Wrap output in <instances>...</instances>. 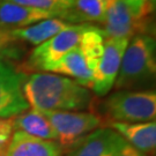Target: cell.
I'll list each match as a JSON object with an SVG mask.
<instances>
[{
  "label": "cell",
  "instance_id": "cell-1",
  "mask_svg": "<svg viewBox=\"0 0 156 156\" xmlns=\"http://www.w3.org/2000/svg\"><path fill=\"white\" fill-rule=\"evenodd\" d=\"M23 93L29 106L39 111H80L91 108L90 89L73 79L48 72L27 75Z\"/></svg>",
  "mask_w": 156,
  "mask_h": 156
},
{
  "label": "cell",
  "instance_id": "cell-2",
  "mask_svg": "<svg viewBox=\"0 0 156 156\" xmlns=\"http://www.w3.org/2000/svg\"><path fill=\"white\" fill-rule=\"evenodd\" d=\"M105 37L102 29L91 26L74 49L62 57L48 73H55L73 79L79 84L90 89L93 76L103 55Z\"/></svg>",
  "mask_w": 156,
  "mask_h": 156
},
{
  "label": "cell",
  "instance_id": "cell-3",
  "mask_svg": "<svg viewBox=\"0 0 156 156\" xmlns=\"http://www.w3.org/2000/svg\"><path fill=\"white\" fill-rule=\"evenodd\" d=\"M156 73V43L153 35L134 36L125 49L115 82L117 90L139 88L151 83Z\"/></svg>",
  "mask_w": 156,
  "mask_h": 156
},
{
  "label": "cell",
  "instance_id": "cell-4",
  "mask_svg": "<svg viewBox=\"0 0 156 156\" xmlns=\"http://www.w3.org/2000/svg\"><path fill=\"white\" fill-rule=\"evenodd\" d=\"M103 113L111 122L145 123L155 120L154 90H118L103 102Z\"/></svg>",
  "mask_w": 156,
  "mask_h": 156
},
{
  "label": "cell",
  "instance_id": "cell-5",
  "mask_svg": "<svg viewBox=\"0 0 156 156\" xmlns=\"http://www.w3.org/2000/svg\"><path fill=\"white\" fill-rule=\"evenodd\" d=\"M89 23L71 24L34 49L24 62L23 72H48L53 65L80 43L83 34L91 27Z\"/></svg>",
  "mask_w": 156,
  "mask_h": 156
},
{
  "label": "cell",
  "instance_id": "cell-6",
  "mask_svg": "<svg viewBox=\"0 0 156 156\" xmlns=\"http://www.w3.org/2000/svg\"><path fill=\"white\" fill-rule=\"evenodd\" d=\"M105 38L131 39L138 35H151V19L134 14L120 0H108L104 20L102 22Z\"/></svg>",
  "mask_w": 156,
  "mask_h": 156
},
{
  "label": "cell",
  "instance_id": "cell-7",
  "mask_svg": "<svg viewBox=\"0 0 156 156\" xmlns=\"http://www.w3.org/2000/svg\"><path fill=\"white\" fill-rule=\"evenodd\" d=\"M49 119L62 147H71L101 126L102 118L93 112L42 111Z\"/></svg>",
  "mask_w": 156,
  "mask_h": 156
},
{
  "label": "cell",
  "instance_id": "cell-8",
  "mask_svg": "<svg viewBox=\"0 0 156 156\" xmlns=\"http://www.w3.org/2000/svg\"><path fill=\"white\" fill-rule=\"evenodd\" d=\"M27 73L0 60V118H13L30 109L23 93Z\"/></svg>",
  "mask_w": 156,
  "mask_h": 156
},
{
  "label": "cell",
  "instance_id": "cell-9",
  "mask_svg": "<svg viewBox=\"0 0 156 156\" xmlns=\"http://www.w3.org/2000/svg\"><path fill=\"white\" fill-rule=\"evenodd\" d=\"M128 41L127 38H105L104 41L103 55L90 87L97 96H105L113 88Z\"/></svg>",
  "mask_w": 156,
  "mask_h": 156
},
{
  "label": "cell",
  "instance_id": "cell-10",
  "mask_svg": "<svg viewBox=\"0 0 156 156\" xmlns=\"http://www.w3.org/2000/svg\"><path fill=\"white\" fill-rule=\"evenodd\" d=\"M120 138L110 127L97 128L71 146L66 156H116Z\"/></svg>",
  "mask_w": 156,
  "mask_h": 156
},
{
  "label": "cell",
  "instance_id": "cell-11",
  "mask_svg": "<svg viewBox=\"0 0 156 156\" xmlns=\"http://www.w3.org/2000/svg\"><path fill=\"white\" fill-rule=\"evenodd\" d=\"M52 17L58 16L52 12L30 8L7 0H0V29L6 31L26 28Z\"/></svg>",
  "mask_w": 156,
  "mask_h": 156
},
{
  "label": "cell",
  "instance_id": "cell-12",
  "mask_svg": "<svg viewBox=\"0 0 156 156\" xmlns=\"http://www.w3.org/2000/svg\"><path fill=\"white\" fill-rule=\"evenodd\" d=\"M62 148L57 141L41 139L15 131L6 147L4 156H62Z\"/></svg>",
  "mask_w": 156,
  "mask_h": 156
},
{
  "label": "cell",
  "instance_id": "cell-13",
  "mask_svg": "<svg viewBox=\"0 0 156 156\" xmlns=\"http://www.w3.org/2000/svg\"><path fill=\"white\" fill-rule=\"evenodd\" d=\"M109 127L117 132L127 144L144 154H151L156 147V123H109Z\"/></svg>",
  "mask_w": 156,
  "mask_h": 156
},
{
  "label": "cell",
  "instance_id": "cell-14",
  "mask_svg": "<svg viewBox=\"0 0 156 156\" xmlns=\"http://www.w3.org/2000/svg\"><path fill=\"white\" fill-rule=\"evenodd\" d=\"M72 23H68L58 17H52L48 20H43L41 22L31 24L26 28L9 30L8 34L16 42H24L33 45H39L45 41L50 39L55 35L68 28Z\"/></svg>",
  "mask_w": 156,
  "mask_h": 156
},
{
  "label": "cell",
  "instance_id": "cell-15",
  "mask_svg": "<svg viewBox=\"0 0 156 156\" xmlns=\"http://www.w3.org/2000/svg\"><path fill=\"white\" fill-rule=\"evenodd\" d=\"M108 0H73L62 15V20L72 24L98 22L104 20Z\"/></svg>",
  "mask_w": 156,
  "mask_h": 156
},
{
  "label": "cell",
  "instance_id": "cell-16",
  "mask_svg": "<svg viewBox=\"0 0 156 156\" xmlns=\"http://www.w3.org/2000/svg\"><path fill=\"white\" fill-rule=\"evenodd\" d=\"M14 131H20L36 138L57 141V134L49 119L39 110L28 109L13 117Z\"/></svg>",
  "mask_w": 156,
  "mask_h": 156
},
{
  "label": "cell",
  "instance_id": "cell-17",
  "mask_svg": "<svg viewBox=\"0 0 156 156\" xmlns=\"http://www.w3.org/2000/svg\"><path fill=\"white\" fill-rule=\"evenodd\" d=\"M7 1L26 6V7H30V8L52 12L58 16V19L62 17V13L65 11V6H62L57 0H7Z\"/></svg>",
  "mask_w": 156,
  "mask_h": 156
},
{
  "label": "cell",
  "instance_id": "cell-18",
  "mask_svg": "<svg viewBox=\"0 0 156 156\" xmlns=\"http://www.w3.org/2000/svg\"><path fill=\"white\" fill-rule=\"evenodd\" d=\"M22 56V50L16 45V41L9 36L8 31L0 35V60L19 59Z\"/></svg>",
  "mask_w": 156,
  "mask_h": 156
},
{
  "label": "cell",
  "instance_id": "cell-19",
  "mask_svg": "<svg viewBox=\"0 0 156 156\" xmlns=\"http://www.w3.org/2000/svg\"><path fill=\"white\" fill-rule=\"evenodd\" d=\"M14 134L13 118H0V149L4 151Z\"/></svg>",
  "mask_w": 156,
  "mask_h": 156
},
{
  "label": "cell",
  "instance_id": "cell-20",
  "mask_svg": "<svg viewBox=\"0 0 156 156\" xmlns=\"http://www.w3.org/2000/svg\"><path fill=\"white\" fill-rule=\"evenodd\" d=\"M116 156H146V154L135 149L133 146H131L123 138H120V141L117 147V151H116Z\"/></svg>",
  "mask_w": 156,
  "mask_h": 156
},
{
  "label": "cell",
  "instance_id": "cell-21",
  "mask_svg": "<svg viewBox=\"0 0 156 156\" xmlns=\"http://www.w3.org/2000/svg\"><path fill=\"white\" fill-rule=\"evenodd\" d=\"M156 7V0H141V16L148 17L154 14Z\"/></svg>",
  "mask_w": 156,
  "mask_h": 156
},
{
  "label": "cell",
  "instance_id": "cell-22",
  "mask_svg": "<svg viewBox=\"0 0 156 156\" xmlns=\"http://www.w3.org/2000/svg\"><path fill=\"white\" fill-rule=\"evenodd\" d=\"M120 1H123L125 5H127L134 14L141 16V0H120Z\"/></svg>",
  "mask_w": 156,
  "mask_h": 156
},
{
  "label": "cell",
  "instance_id": "cell-23",
  "mask_svg": "<svg viewBox=\"0 0 156 156\" xmlns=\"http://www.w3.org/2000/svg\"><path fill=\"white\" fill-rule=\"evenodd\" d=\"M57 1H59V2H60L62 6H65V8H66L67 6H69L72 4L73 0H57Z\"/></svg>",
  "mask_w": 156,
  "mask_h": 156
},
{
  "label": "cell",
  "instance_id": "cell-24",
  "mask_svg": "<svg viewBox=\"0 0 156 156\" xmlns=\"http://www.w3.org/2000/svg\"><path fill=\"white\" fill-rule=\"evenodd\" d=\"M6 30H2V29H0V35H2V34L5 33Z\"/></svg>",
  "mask_w": 156,
  "mask_h": 156
},
{
  "label": "cell",
  "instance_id": "cell-25",
  "mask_svg": "<svg viewBox=\"0 0 156 156\" xmlns=\"http://www.w3.org/2000/svg\"><path fill=\"white\" fill-rule=\"evenodd\" d=\"M0 156H4V151L0 149Z\"/></svg>",
  "mask_w": 156,
  "mask_h": 156
}]
</instances>
